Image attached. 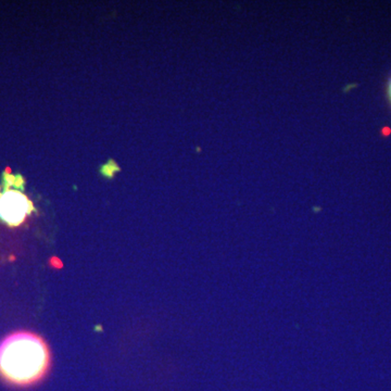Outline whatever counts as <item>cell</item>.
Here are the masks:
<instances>
[{
    "mask_svg": "<svg viewBox=\"0 0 391 391\" xmlns=\"http://www.w3.org/2000/svg\"><path fill=\"white\" fill-rule=\"evenodd\" d=\"M49 366V349L37 335L17 332L0 342V376L9 384H36L47 374Z\"/></svg>",
    "mask_w": 391,
    "mask_h": 391,
    "instance_id": "obj_1",
    "label": "cell"
},
{
    "mask_svg": "<svg viewBox=\"0 0 391 391\" xmlns=\"http://www.w3.org/2000/svg\"><path fill=\"white\" fill-rule=\"evenodd\" d=\"M32 209V202L20 191L7 190L0 194V219L10 226L24 222Z\"/></svg>",
    "mask_w": 391,
    "mask_h": 391,
    "instance_id": "obj_2",
    "label": "cell"
},
{
    "mask_svg": "<svg viewBox=\"0 0 391 391\" xmlns=\"http://www.w3.org/2000/svg\"><path fill=\"white\" fill-rule=\"evenodd\" d=\"M386 94H387L388 100H389V102L391 103V75H390V77L388 78L387 85H386Z\"/></svg>",
    "mask_w": 391,
    "mask_h": 391,
    "instance_id": "obj_3",
    "label": "cell"
}]
</instances>
